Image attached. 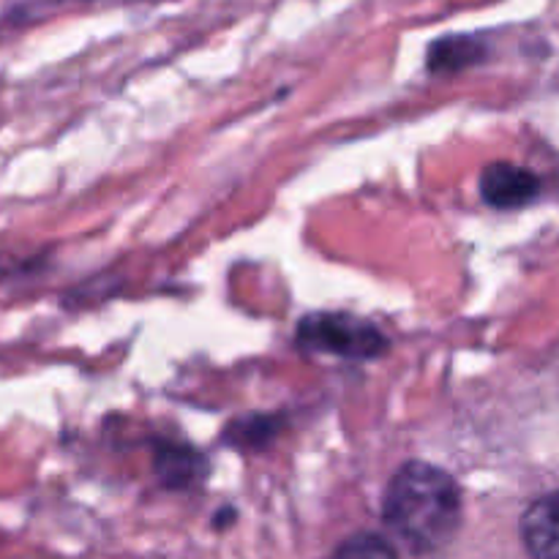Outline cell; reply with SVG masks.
Returning a JSON list of instances; mask_svg holds the SVG:
<instances>
[{
	"instance_id": "obj_6",
	"label": "cell",
	"mask_w": 559,
	"mask_h": 559,
	"mask_svg": "<svg viewBox=\"0 0 559 559\" xmlns=\"http://www.w3.org/2000/svg\"><path fill=\"white\" fill-rule=\"evenodd\" d=\"M333 559H399L393 546L374 533H360L344 540Z\"/></svg>"
},
{
	"instance_id": "obj_4",
	"label": "cell",
	"mask_w": 559,
	"mask_h": 559,
	"mask_svg": "<svg viewBox=\"0 0 559 559\" xmlns=\"http://www.w3.org/2000/svg\"><path fill=\"white\" fill-rule=\"evenodd\" d=\"M522 538L533 559H559V491L540 497L527 508Z\"/></svg>"
},
{
	"instance_id": "obj_3",
	"label": "cell",
	"mask_w": 559,
	"mask_h": 559,
	"mask_svg": "<svg viewBox=\"0 0 559 559\" xmlns=\"http://www.w3.org/2000/svg\"><path fill=\"white\" fill-rule=\"evenodd\" d=\"M538 178L530 169L516 167V164H491L480 175V197L489 202L491 207H522L538 197Z\"/></svg>"
},
{
	"instance_id": "obj_5",
	"label": "cell",
	"mask_w": 559,
	"mask_h": 559,
	"mask_svg": "<svg viewBox=\"0 0 559 559\" xmlns=\"http://www.w3.org/2000/svg\"><path fill=\"white\" fill-rule=\"evenodd\" d=\"M484 55V44L475 36H448L440 38L429 49V69L431 71H453L473 66Z\"/></svg>"
},
{
	"instance_id": "obj_1",
	"label": "cell",
	"mask_w": 559,
	"mask_h": 559,
	"mask_svg": "<svg viewBox=\"0 0 559 559\" xmlns=\"http://www.w3.org/2000/svg\"><path fill=\"white\" fill-rule=\"evenodd\" d=\"M385 522L409 549L437 551L456 535L462 491L445 469L409 462L393 475L385 497Z\"/></svg>"
},
{
	"instance_id": "obj_2",
	"label": "cell",
	"mask_w": 559,
	"mask_h": 559,
	"mask_svg": "<svg viewBox=\"0 0 559 559\" xmlns=\"http://www.w3.org/2000/svg\"><path fill=\"white\" fill-rule=\"evenodd\" d=\"M298 342L306 349L338 355V358H377L385 353L388 342L374 325L349 314H311L300 322Z\"/></svg>"
},
{
	"instance_id": "obj_7",
	"label": "cell",
	"mask_w": 559,
	"mask_h": 559,
	"mask_svg": "<svg viewBox=\"0 0 559 559\" xmlns=\"http://www.w3.org/2000/svg\"><path fill=\"white\" fill-rule=\"evenodd\" d=\"M194 464H197V453L191 451H180V448H167V451L158 456V473L167 484L173 486H183L191 484L194 475Z\"/></svg>"
}]
</instances>
